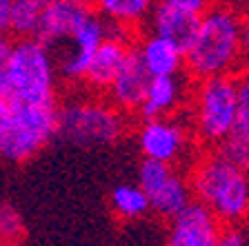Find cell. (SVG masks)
I'll list each match as a JSON object with an SVG mask.
<instances>
[{"label": "cell", "instance_id": "obj_26", "mask_svg": "<svg viewBox=\"0 0 249 246\" xmlns=\"http://www.w3.org/2000/svg\"><path fill=\"white\" fill-rule=\"evenodd\" d=\"M240 67L249 71V20L243 22V38H240Z\"/></svg>", "mask_w": 249, "mask_h": 246}, {"label": "cell", "instance_id": "obj_22", "mask_svg": "<svg viewBox=\"0 0 249 246\" xmlns=\"http://www.w3.org/2000/svg\"><path fill=\"white\" fill-rule=\"evenodd\" d=\"M213 151H216V153H220L225 160H229L231 164H236V166L249 169V142H247V140L229 133L227 138L220 140V142L213 147Z\"/></svg>", "mask_w": 249, "mask_h": 246}, {"label": "cell", "instance_id": "obj_4", "mask_svg": "<svg viewBox=\"0 0 249 246\" xmlns=\"http://www.w3.org/2000/svg\"><path fill=\"white\" fill-rule=\"evenodd\" d=\"M5 89L22 102H58L56 98V60L36 38H20L14 42V51L7 67L0 73Z\"/></svg>", "mask_w": 249, "mask_h": 246}, {"label": "cell", "instance_id": "obj_5", "mask_svg": "<svg viewBox=\"0 0 249 246\" xmlns=\"http://www.w3.org/2000/svg\"><path fill=\"white\" fill-rule=\"evenodd\" d=\"M124 133L123 111L105 100L78 98L58 104V133L76 147H109Z\"/></svg>", "mask_w": 249, "mask_h": 246}, {"label": "cell", "instance_id": "obj_13", "mask_svg": "<svg viewBox=\"0 0 249 246\" xmlns=\"http://www.w3.org/2000/svg\"><path fill=\"white\" fill-rule=\"evenodd\" d=\"M127 49H129V42L118 33H111V25H109V36L96 49L83 80L98 91H107V87L111 84V80L116 78L120 65H123Z\"/></svg>", "mask_w": 249, "mask_h": 246}, {"label": "cell", "instance_id": "obj_27", "mask_svg": "<svg viewBox=\"0 0 249 246\" xmlns=\"http://www.w3.org/2000/svg\"><path fill=\"white\" fill-rule=\"evenodd\" d=\"M9 9L11 0H0V33H9Z\"/></svg>", "mask_w": 249, "mask_h": 246}, {"label": "cell", "instance_id": "obj_8", "mask_svg": "<svg viewBox=\"0 0 249 246\" xmlns=\"http://www.w3.org/2000/svg\"><path fill=\"white\" fill-rule=\"evenodd\" d=\"M223 224L205 204L192 200L169 220L165 246H218Z\"/></svg>", "mask_w": 249, "mask_h": 246}, {"label": "cell", "instance_id": "obj_3", "mask_svg": "<svg viewBox=\"0 0 249 246\" xmlns=\"http://www.w3.org/2000/svg\"><path fill=\"white\" fill-rule=\"evenodd\" d=\"M58 133V102H22L0 80V158L25 164Z\"/></svg>", "mask_w": 249, "mask_h": 246}, {"label": "cell", "instance_id": "obj_6", "mask_svg": "<svg viewBox=\"0 0 249 246\" xmlns=\"http://www.w3.org/2000/svg\"><path fill=\"white\" fill-rule=\"evenodd\" d=\"M236 120V73L198 80L194 89V131L213 149L229 135Z\"/></svg>", "mask_w": 249, "mask_h": 246}, {"label": "cell", "instance_id": "obj_24", "mask_svg": "<svg viewBox=\"0 0 249 246\" xmlns=\"http://www.w3.org/2000/svg\"><path fill=\"white\" fill-rule=\"evenodd\" d=\"M162 2H167L174 9H180L192 16H202L212 7V0H162Z\"/></svg>", "mask_w": 249, "mask_h": 246}, {"label": "cell", "instance_id": "obj_18", "mask_svg": "<svg viewBox=\"0 0 249 246\" xmlns=\"http://www.w3.org/2000/svg\"><path fill=\"white\" fill-rule=\"evenodd\" d=\"M156 5V0H98V7L109 22L120 27L136 25Z\"/></svg>", "mask_w": 249, "mask_h": 246}, {"label": "cell", "instance_id": "obj_25", "mask_svg": "<svg viewBox=\"0 0 249 246\" xmlns=\"http://www.w3.org/2000/svg\"><path fill=\"white\" fill-rule=\"evenodd\" d=\"M14 42L16 40L11 38V33H0V73L9 62V56L14 51Z\"/></svg>", "mask_w": 249, "mask_h": 246}, {"label": "cell", "instance_id": "obj_20", "mask_svg": "<svg viewBox=\"0 0 249 246\" xmlns=\"http://www.w3.org/2000/svg\"><path fill=\"white\" fill-rule=\"evenodd\" d=\"M229 133L249 142V71L236 73V120Z\"/></svg>", "mask_w": 249, "mask_h": 246}, {"label": "cell", "instance_id": "obj_15", "mask_svg": "<svg viewBox=\"0 0 249 246\" xmlns=\"http://www.w3.org/2000/svg\"><path fill=\"white\" fill-rule=\"evenodd\" d=\"M182 98H185V87H182V80L178 78V73L176 76H151L145 100L136 113L140 120L171 115L178 109V104L182 102Z\"/></svg>", "mask_w": 249, "mask_h": 246}, {"label": "cell", "instance_id": "obj_16", "mask_svg": "<svg viewBox=\"0 0 249 246\" xmlns=\"http://www.w3.org/2000/svg\"><path fill=\"white\" fill-rule=\"evenodd\" d=\"M149 76H176L182 69V51L167 38L149 33L136 45Z\"/></svg>", "mask_w": 249, "mask_h": 246}, {"label": "cell", "instance_id": "obj_28", "mask_svg": "<svg viewBox=\"0 0 249 246\" xmlns=\"http://www.w3.org/2000/svg\"><path fill=\"white\" fill-rule=\"evenodd\" d=\"M11 246H27V244H25V240H22V242H16V244H11Z\"/></svg>", "mask_w": 249, "mask_h": 246}, {"label": "cell", "instance_id": "obj_19", "mask_svg": "<svg viewBox=\"0 0 249 246\" xmlns=\"http://www.w3.org/2000/svg\"><path fill=\"white\" fill-rule=\"evenodd\" d=\"M109 204L114 209L116 215L123 220H138L149 211V202L147 195L142 193L140 186L134 184H118L109 193Z\"/></svg>", "mask_w": 249, "mask_h": 246}, {"label": "cell", "instance_id": "obj_11", "mask_svg": "<svg viewBox=\"0 0 249 246\" xmlns=\"http://www.w3.org/2000/svg\"><path fill=\"white\" fill-rule=\"evenodd\" d=\"M149 73L140 60V53L136 45H129L124 60L120 65L116 78L107 87V98L118 111L123 113H136L138 107L145 100L147 84H149Z\"/></svg>", "mask_w": 249, "mask_h": 246}, {"label": "cell", "instance_id": "obj_12", "mask_svg": "<svg viewBox=\"0 0 249 246\" xmlns=\"http://www.w3.org/2000/svg\"><path fill=\"white\" fill-rule=\"evenodd\" d=\"M109 36V25L100 16L91 14L69 38V49L60 60V76L65 80H83L100 42Z\"/></svg>", "mask_w": 249, "mask_h": 246}, {"label": "cell", "instance_id": "obj_14", "mask_svg": "<svg viewBox=\"0 0 249 246\" xmlns=\"http://www.w3.org/2000/svg\"><path fill=\"white\" fill-rule=\"evenodd\" d=\"M198 22H200V16H192L180 9H174V7H169L162 0H158L151 7V33L167 38L182 53H185L187 47L192 45L198 29Z\"/></svg>", "mask_w": 249, "mask_h": 246}, {"label": "cell", "instance_id": "obj_29", "mask_svg": "<svg viewBox=\"0 0 249 246\" xmlns=\"http://www.w3.org/2000/svg\"><path fill=\"white\" fill-rule=\"evenodd\" d=\"M0 246H5V244H0Z\"/></svg>", "mask_w": 249, "mask_h": 246}, {"label": "cell", "instance_id": "obj_7", "mask_svg": "<svg viewBox=\"0 0 249 246\" xmlns=\"http://www.w3.org/2000/svg\"><path fill=\"white\" fill-rule=\"evenodd\" d=\"M138 186L147 195L149 211H154L162 220H171L194 200L185 175L178 173L174 164L158 162V160L145 158L140 162Z\"/></svg>", "mask_w": 249, "mask_h": 246}, {"label": "cell", "instance_id": "obj_30", "mask_svg": "<svg viewBox=\"0 0 249 246\" xmlns=\"http://www.w3.org/2000/svg\"><path fill=\"white\" fill-rule=\"evenodd\" d=\"M247 220H249V217H247Z\"/></svg>", "mask_w": 249, "mask_h": 246}, {"label": "cell", "instance_id": "obj_23", "mask_svg": "<svg viewBox=\"0 0 249 246\" xmlns=\"http://www.w3.org/2000/svg\"><path fill=\"white\" fill-rule=\"evenodd\" d=\"M218 246H249V235L243 224H225L218 237Z\"/></svg>", "mask_w": 249, "mask_h": 246}, {"label": "cell", "instance_id": "obj_9", "mask_svg": "<svg viewBox=\"0 0 249 246\" xmlns=\"http://www.w3.org/2000/svg\"><path fill=\"white\" fill-rule=\"evenodd\" d=\"M91 14V0H49L42 7L34 38L42 42L47 49H53L56 45L69 40L73 31Z\"/></svg>", "mask_w": 249, "mask_h": 246}, {"label": "cell", "instance_id": "obj_1", "mask_svg": "<svg viewBox=\"0 0 249 246\" xmlns=\"http://www.w3.org/2000/svg\"><path fill=\"white\" fill-rule=\"evenodd\" d=\"M243 20L227 7H209L200 16L196 36L182 53V67L194 80L233 76L240 69Z\"/></svg>", "mask_w": 249, "mask_h": 246}, {"label": "cell", "instance_id": "obj_2", "mask_svg": "<svg viewBox=\"0 0 249 246\" xmlns=\"http://www.w3.org/2000/svg\"><path fill=\"white\" fill-rule=\"evenodd\" d=\"M187 182L194 200L207 206L223 226L243 224L249 217V169L212 149L194 162Z\"/></svg>", "mask_w": 249, "mask_h": 246}, {"label": "cell", "instance_id": "obj_10", "mask_svg": "<svg viewBox=\"0 0 249 246\" xmlns=\"http://www.w3.org/2000/svg\"><path fill=\"white\" fill-rule=\"evenodd\" d=\"M138 144L145 158L176 164L187 149V129L169 115L142 120L138 129Z\"/></svg>", "mask_w": 249, "mask_h": 246}, {"label": "cell", "instance_id": "obj_21", "mask_svg": "<svg viewBox=\"0 0 249 246\" xmlns=\"http://www.w3.org/2000/svg\"><path fill=\"white\" fill-rule=\"evenodd\" d=\"M25 240V220L11 202L0 200V244L11 246Z\"/></svg>", "mask_w": 249, "mask_h": 246}, {"label": "cell", "instance_id": "obj_17", "mask_svg": "<svg viewBox=\"0 0 249 246\" xmlns=\"http://www.w3.org/2000/svg\"><path fill=\"white\" fill-rule=\"evenodd\" d=\"M49 0H11L9 9V33L18 38H34L38 29L42 7Z\"/></svg>", "mask_w": 249, "mask_h": 246}]
</instances>
